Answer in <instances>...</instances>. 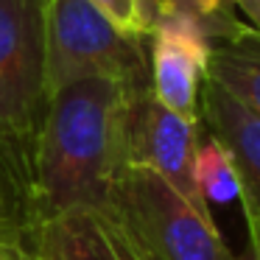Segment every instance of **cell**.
Returning <instances> with one entry per match:
<instances>
[{"label":"cell","instance_id":"13","mask_svg":"<svg viewBox=\"0 0 260 260\" xmlns=\"http://www.w3.org/2000/svg\"><path fill=\"white\" fill-rule=\"evenodd\" d=\"M235 9H241L249 20V28L260 34V0H230Z\"/></svg>","mask_w":260,"mask_h":260},{"label":"cell","instance_id":"2","mask_svg":"<svg viewBox=\"0 0 260 260\" xmlns=\"http://www.w3.org/2000/svg\"><path fill=\"white\" fill-rule=\"evenodd\" d=\"M48 104L45 6L40 0H0V165L23 210Z\"/></svg>","mask_w":260,"mask_h":260},{"label":"cell","instance_id":"9","mask_svg":"<svg viewBox=\"0 0 260 260\" xmlns=\"http://www.w3.org/2000/svg\"><path fill=\"white\" fill-rule=\"evenodd\" d=\"M193 182H196V190L202 193L207 204H226L238 199V176L230 154L204 129L196 146V159H193Z\"/></svg>","mask_w":260,"mask_h":260},{"label":"cell","instance_id":"12","mask_svg":"<svg viewBox=\"0 0 260 260\" xmlns=\"http://www.w3.org/2000/svg\"><path fill=\"white\" fill-rule=\"evenodd\" d=\"M92 6L126 37L146 40L151 28V9L148 0H90Z\"/></svg>","mask_w":260,"mask_h":260},{"label":"cell","instance_id":"3","mask_svg":"<svg viewBox=\"0 0 260 260\" xmlns=\"http://www.w3.org/2000/svg\"><path fill=\"white\" fill-rule=\"evenodd\" d=\"M81 79L151 87L146 40L120 34L90 0H51L45 6L48 95Z\"/></svg>","mask_w":260,"mask_h":260},{"label":"cell","instance_id":"14","mask_svg":"<svg viewBox=\"0 0 260 260\" xmlns=\"http://www.w3.org/2000/svg\"><path fill=\"white\" fill-rule=\"evenodd\" d=\"M0 260H37L28 249L20 246H0Z\"/></svg>","mask_w":260,"mask_h":260},{"label":"cell","instance_id":"11","mask_svg":"<svg viewBox=\"0 0 260 260\" xmlns=\"http://www.w3.org/2000/svg\"><path fill=\"white\" fill-rule=\"evenodd\" d=\"M0 246H20L31 252L23 199H20L17 187L9 179L3 165H0Z\"/></svg>","mask_w":260,"mask_h":260},{"label":"cell","instance_id":"6","mask_svg":"<svg viewBox=\"0 0 260 260\" xmlns=\"http://www.w3.org/2000/svg\"><path fill=\"white\" fill-rule=\"evenodd\" d=\"M146 51L154 98L171 112L199 123V98L207 79L213 40L193 20L151 12Z\"/></svg>","mask_w":260,"mask_h":260},{"label":"cell","instance_id":"8","mask_svg":"<svg viewBox=\"0 0 260 260\" xmlns=\"http://www.w3.org/2000/svg\"><path fill=\"white\" fill-rule=\"evenodd\" d=\"M207 79L260 115V34L246 23L232 40L213 42Z\"/></svg>","mask_w":260,"mask_h":260},{"label":"cell","instance_id":"5","mask_svg":"<svg viewBox=\"0 0 260 260\" xmlns=\"http://www.w3.org/2000/svg\"><path fill=\"white\" fill-rule=\"evenodd\" d=\"M202 137V120H187L154 98L151 87L140 90L129 118V165L162 176L196 213L210 215V204L193 182V159Z\"/></svg>","mask_w":260,"mask_h":260},{"label":"cell","instance_id":"15","mask_svg":"<svg viewBox=\"0 0 260 260\" xmlns=\"http://www.w3.org/2000/svg\"><path fill=\"white\" fill-rule=\"evenodd\" d=\"M40 3H42V6H48V3H51V0H40Z\"/></svg>","mask_w":260,"mask_h":260},{"label":"cell","instance_id":"7","mask_svg":"<svg viewBox=\"0 0 260 260\" xmlns=\"http://www.w3.org/2000/svg\"><path fill=\"white\" fill-rule=\"evenodd\" d=\"M199 120L202 129L213 135L232 159L238 176V202L243 207L254 260H260V115L221 84L204 79Z\"/></svg>","mask_w":260,"mask_h":260},{"label":"cell","instance_id":"4","mask_svg":"<svg viewBox=\"0 0 260 260\" xmlns=\"http://www.w3.org/2000/svg\"><path fill=\"white\" fill-rule=\"evenodd\" d=\"M120 196L151 260H241L221 238L213 215H202L154 171L129 165Z\"/></svg>","mask_w":260,"mask_h":260},{"label":"cell","instance_id":"10","mask_svg":"<svg viewBox=\"0 0 260 260\" xmlns=\"http://www.w3.org/2000/svg\"><path fill=\"white\" fill-rule=\"evenodd\" d=\"M148 9L154 14H176V17L193 20L213 42L232 40L243 28L230 0H148Z\"/></svg>","mask_w":260,"mask_h":260},{"label":"cell","instance_id":"1","mask_svg":"<svg viewBox=\"0 0 260 260\" xmlns=\"http://www.w3.org/2000/svg\"><path fill=\"white\" fill-rule=\"evenodd\" d=\"M146 87L81 79L51 95L25 199L28 243L40 224L115 202L129 168V118Z\"/></svg>","mask_w":260,"mask_h":260}]
</instances>
